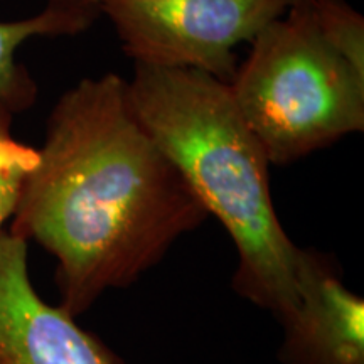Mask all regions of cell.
Masks as SVG:
<instances>
[{
  "label": "cell",
  "instance_id": "6da1fadb",
  "mask_svg": "<svg viewBox=\"0 0 364 364\" xmlns=\"http://www.w3.org/2000/svg\"><path fill=\"white\" fill-rule=\"evenodd\" d=\"M38 156L9 231L53 255L59 306L75 317L134 285L209 216L115 73L59 97Z\"/></svg>",
  "mask_w": 364,
  "mask_h": 364
},
{
  "label": "cell",
  "instance_id": "7a4b0ae2",
  "mask_svg": "<svg viewBox=\"0 0 364 364\" xmlns=\"http://www.w3.org/2000/svg\"><path fill=\"white\" fill-rule=\"evenodd\" d=\"M129 93L145 129L233 241L235 292L280 322L297 304L304 248L277 215L272 164L230 85L196 70L135 65Z\"/></svg>",
  "mask_w": 364,
  "mask_h": 364
},
{
  "label": "cell",
  "instance_id": "3957f363",
  "mask_svg": "<svg viewBox=\"0 0 364 364\" xmlns=\"http://www.w3.org/2000/svg\"><path fill=\"white\" fill-rule=\"evenodd\" d=\"M230 90L277 166L364 130V73L322 38L299 0L253 39Z\"/></svg>",
  "mask_w": 364,
  "mask_h": 364
},
{
  "label": "cell",
  "instance_id": "277c9868",
  "mask_svg": "<svg viewBox=\"0 0 364 364\" xmlns=\"http://www.w3.org/2000/svg\"><path fill=\"white\" fill-rule=\"evenodd\" d=\"M299 0H100L122 51L135 65L196 70L230 85L240 44Z\"/></svg>",
  "mask_w": 364,
  "mask_h": 364
},
{
  "label": "cell",
  "instance_id": "5b68a950",
  "mask_svg": "<svg viewBox=\"0 0 364 364\" xmlns=\"http://www.w3.org/2000/svg\"><path fill=\"white\" fill-rule=\"evenodd\" d=\"M27 247L21 236L0 231V364H124L75 316L41 297Z\"/></svg>",
  "mask_w": 364,
  "mask_h": 364
},
{
  "label": "cell",
  "instance_id": "8992f818",
  "mask_svg": "<svg viewBox=\"0 0 364 364\" xmlns=\"http://www.w3.org/2000/svg\"><path fill=\"white\" fill-rule=\"evenodd\" d=\"M280 326L282 364H364V299L324 253L304 250L297 304Z\"/></svg>",
  "mask_w": 364,
  "mask_h": 364
},
{
  "label": "cell",
  "instance_id": "52a82bcc",
  "mask_svg": "<svg viewBox=\"0 0 364 364\" xmlns=\"http://www.w3.org/2000/svg\"><path fill=\"white\" fill-rule=\"evenodd\" d=\"M80 33L83 31L76 22L46 7L29 19L0 22V102L16 113L33 107L38 97L34 80L16 61V53L22 43L34 36H76Z\"/></svg>",
  "mask_w": 364,
  "mask_h": 364
},
{
  "label": "cell",
  "instance_id": "ba28073f",
  "mask_svg": "<svg viewBox=\"0 0 364 364\" xmlns=\"http://www.w3.org/2000/svg\"><path fill=\"white\" fill-rule=\"evenodd\" d=\"M14 113L0 102V231L12 220L22 189L38 164V149L14 139Z\"/></svg>",
  "mask_w": 364,
  "mask_h": 364
},
{
  "label": "cell",
  "instance_id": "9c48e42d",
  "mask_svg": "<svg viewBox=\"0 0 364 364\" xmlns=\"http://www.w3.org/2000/svg\"><path fill=\"white\" fill-rule=\"evenodd\" d=\"M314 24L327 43L364 73V19L346 0H307Z\"/></svg>",
  "mask_w": 364,
  "mask_h": 364
},
{
  "label": "cell",
  "instance_id": "30bf717a",
  "mask_svg": "<svg viewBox=\"0 0 364 364\" xmlns=\"http://www.w3.org/2000/svg\"><path fill=\"white\" fill-rule=\"evenodd\" d=\"M46 9L65 16L81 27V31L90 29L98 19L100 0H48Z\"/></svg>",
  "mask_w": 364,
  "mask_h": 364
}]
</instances>
